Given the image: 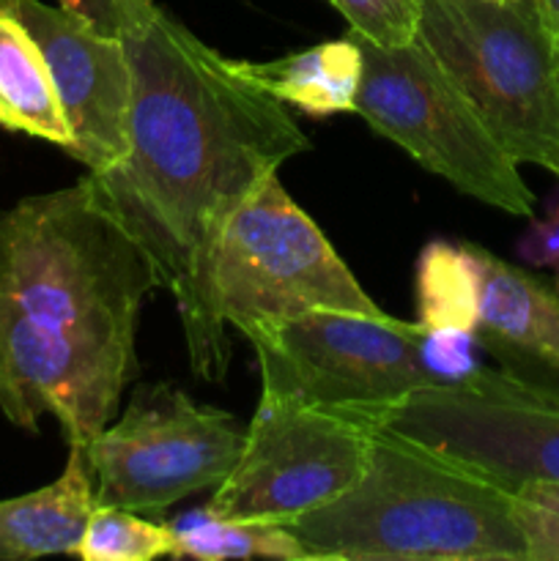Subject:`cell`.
I'll return each mask as SVG.
<instances>
[{
  "instance_id": "6da1fadb",
  "label": "cell",
  "mask_w": 559,
  "mask_h": 561,
  "mask_svg": "<svg viewBox=\"0 0 559 561\" xmlns=\"http://www.w3.org/2000/svg\"><path fill=\"white\" fill-rule=\"evenodd\" d=\"M124 47L135 82L129 148L88 181L173 296L192 373L223 381L230 337L214 290L219 239L266 175L310 151V137L164 9Z\"/></svg>"
},
{
  "instance_id": "7a4b0ae2",
  "label": "cell",
  "mask_w": 559,
  "mask_h": 561,
  "mask_svg": "<svg viewBox=\"0 0 559 561\" xmlns=\"http://www.w3.org/2000/svg\"><path fill=\"white\" fill-rule=\"evenodd\" d=\"M157 290L135 241L88 175L0 214V411L38 431L58 420L85 444L137 376V321Z\"/></svg>"
},
{
  "instance_id": "3957f363",
  "label": "cell",
  "mask_w": 559,
  "mask_h": 561,
  "mask_svg": "<svg viewBox=\"0 0 559 561\" xmlns=\"http://www.w3.org/2000/svg\"><path fill=\"white\" fill-rule=\"evenodd\" d=\"M288 529L312 561H526L510 488L389 427L362 480Z\"/></svg>"
},
{
  "instance_id": "277c9868",
  "label": "cell",
  "mask_w": 559,
  "mask_h": 561,
  "mask_svg": "<svg viewBox=\"0 0 559 561\" xmlns=\"http://www.w3.org/2000/svg\"><path fill=\"white\" fill-rule=\"evenodd\" d=\"M417 3V36L499 146L559 181V42L540 0Z\"/></svg>"
},
{
  "instance_id": "5b68a950",
  "label": "cell",
  "mask_w": 559,
  "mask_h": 561,
  "mask_svg": "<svg viewBox=\"0 0 559 561\" xmlns=\"http://www.w3.org/2000/svg\"><path fill=\"white\" fill-rule=\"evenodd\" d=\"M236 332L255 351L261 394L370 416L384 427L403 400L436 387L422 354L425 329L384 310H312Z\"/></svg>"
},
{
  "instance_id": "8992f818",
  "label": "cell",
  "mask_w": 559,
  "mask_h": 561,
  "mask_svg": "<svg viewBox=\"0 0 559 561\" xmlns=\"http://www.w3.org/2000/svg\"><path fill=\"white\" fill-rule=\"evenodd\" d=\"M349 36L362 53L356 113L373 131L464 195L513 217L535 214V195L521 179L518 162L499 146L420 36L406 47Z\"/></svg>"
},
{
  "instance_id": "52a82bcc",
  "label": "cell",
  "mask_w": 559,
  "mask_h": 561,
  "mask_svg": "<svg viewBox=\"0 0 559 561\" xmlns=\"http://www.w3.org/2000/svg\"><path fill=\"white\" fill-rule=\"evenodd\" d=\"M219 316L239 329L312 310L381 312L310 214L266 175L228 219L214 263Z\"/></svg>"
},
{
  "instance_id": "ba28073f",
  "label": "cell",
  "mask_w": 559,
  "mask_h": 561,
  "mask_svg": "<svg viewBox=\"0 0 559 561\" xmlns=\"http://www.w3.org/2000/svg\"><path fill=\"white\" fill-rule=\"evenodd\" d=\"M247 425L173 383L132 392L121 416L82 444L96 504L159 518L175 502L214 491L244 449Z\"/></svg>"
},
{
  "instance_id": "9c48e42d",
  "label": "cell",
  "mask_w": 559,
  "mask_h": 561,
  "mask_svg": "<svg viewBox=\"0 0 559 561\" xmlns=\"http://www.w3.org/2000/svg\"><path fill=\"white\" fill-rule=\"evenodd\" d=\"M378 431L370 416L261 394L244 449L206 510L288 526L362 480Z\"/></svg>"
},
{
  "instance_id": "30bf717a",
  "label": "cell",
  "mask_w": 559,
  "mask_h": 561,
  "mask_svg": "<svg viewBox=\"0 0 559 561\" xmlns=\"http://www.w3.org/2000/svg\"><path fill=\"white\" fill-rule=\"evenodd\" d=\"M384 427L513 493L529 480L559 482V387L518 373L477 367L458 383L420 389Z\"/></svg>"
},
{
  "instance_id": "8fae6325",
  "label": "cell",
  "mask_w": 559,
  "mask_h": 561,
  "mask_svg": "<svg viewBox=\"0 0 559 561\" xmlns=\"http://www.w3.org/2000/svg\"><path fill=\"white\" fill-rule=\"evenodd\" d=\"M0 11L25 25L47 60L71 126V157L85 164L88 173L121 162L129 148L135 96L124 42L102 36L80 16L42 0H3Z\"/></svg>"
},
{
  "instance_id": "7c38bea8",
  "label": "cell",
  "mask_w": 559,
  "mask_h": 561,
  "mask_svg": "<svg viewBox=\"0 0 559 561\" xmlns=\"http://www.w3.org/2000/svg\"><path fill=\"white\" fill-rule=\"evenodd\" d=\"M96 510V485L82 444H69L58 480L38 491L0 502V561H22L66 553L82 540Z\"/></svg>"
},
{
  "instance_id": "4fadbf2b",
  "label": "cell",
  "mask_w": 559,
  "mask_h": 561,
  "mask_svg": "<svg viewBox=\"0 0 559 561\" xmlns=\"http://www.w3.org/2000/svg\"><path fill=\"white\" fill-rule=\"evenodd\" d=\"M480 279V337L502 343L559 376V294L524 268L469 244Z\"/></svg>"
},
{
  "instance_id": "5bb4252c",
  "label": "cell",
  "mask_w": 559,
  "mask_h": 561,
  "mask_svg": "<svg viewBox=\"0 0 559 561\" xmlns=\"http://www.w3.org/2000/svg\"><path fill=\"white\" fill-rule=\"evenodd\" d=\"M233 60L236 71L277 102L312 118L356 113L362 82V53L351 36L316 44L274 60Z\"/></svg>"
},
{
  "instance_id": "9a60e30c",
  "label": "cell",
  "mask_w": 559,
  "mask_h": 561,
  "mask_svg": "<svg viewBox=\"0 0 559 561\" xmlns=\"http://www.w3.org/2000/svg\"><path fill=\"white\" fill-rule=\"evenodd\" d=\"M0 126L69 151L71 126L36 38L0 11Z\"/></svg>"
},
{
  "instance_id": "2e32d148",
  "label": "cell",
  "mask_w": 559,
  "mask_h": 561,
  "mask_svg": "<svg viewBox=\"0 0 559 561\" xmlns=\"http://www.w3.org/2000/svg\"><path fill=\"white\" fill-rule=\"evenodd\" d=\"M168 526L173 531V559L312 561L305 542L288 526L223 518L206 510V504Z\"/></svg>"
},
{
  "instance_id": "e0dca14e",
  "label": "cell",
  "mask_w": 559,
  "mask_h": 561,
  "mask_svg": "<svg viewBox=\"0 0 559 561\" xmlns=\"http://www.w3.org/2000/svg\"><path fill=\"white\" fill-rule=\"evenodd\" d=\"M417 321L427 332L480 334V279L469 244L431 241L420 252Z\"/></svg>"
},
{
  "instance_id": "ac0fdd59",
  "label": "cell",
  "mask_w": 559,
  "mask_h": 561,
  "mask_svg": "<svg viewBox=\"0 0 559 561\" xmlns=\"http://www.w3.org/2000/svg\"><path fill=\"white\" fill-rule=\"evenodd\" d=\"M71 557L82 561H151L173 557V531L168 524L148 520V515L96 504Z\"/></svg>"
},
{
  "instance_id": "d6986e66",
  "label": "cell",
  "mask_w": 559,
  "mask_h": 561,
  "mask_svg": "<svg viewBox=\"0 0 559 561\" xmlns=\"http://www.w3.org/2000/svg\"><path fill=\"white\" fill-rule=\"evenodd\" d=\"M513 513L526 561H559V482L529 480L518 485Z\"/></svg>"
},
{
  "instance_id": "ffe728a7",
  "label": "cell",
  "mask_w": 559,
  "mask_h": 561,
  "mask_svg": "<svg viewBox=\"0 0 559 561\" xmlns=\"http://www.w3.org/2000/svg\"><path fill=\"white\" fill-rule=\"evenodd\" d=\"M351 33L378 47H406L420 33V3L417 0H329Z\"/></svg>"
},
{
  "instance_id": "44dd1931",
  "label": "cell",
  "mask_w": 559,
  "mask_h": 561,
  "mask_svg": "<svg viewBox=\"0 0 559 561\" xmlns=\"http://www.w3.org/2000/svg\"><path fill=\"white\" fill-rule=\"evenodd\" d=\"M60 9L110 38H132L148 27L159 5L153 0H58Z\"/></svg>"
},
{
  "instance_id": "7402d4cb",
  "label": "cell",
  "mask_w": 559,
  "mask_h": 561,
  "mask_svg": "<svg viewBox=\"0 0 559 561\" xmlns=\"http://www.w3.org/2000/svg\"><path fill=\"white\" fill-rule=\"evenodd\" d=\"M518 255L532 266L554 268V277H557L554 288L559 294V197L548 217L535 219L529 225L524 239L518 241Z\"/></svg>"
},
{
  "instance_id": "603a6c76",
  "label": "cell",
  "mask_w": 559,
  "mask_h": 561,
  "mask_svg": "<svg viewBox=\"0 0 559 561\" xmlns=\"http://www.w3.org/2000/svg\"><path fill=\"white\" fill-rule=\"evenodd\" d=\"M543 11H546L548 22H551V31L559 42V0H540Z\"/></svg>"
},
{
  "instance_id": "cb8c5ba5",
  "label": "cell",
  "mask_w": 559,
  "mask_h": 561,
  "mask_svg": "<svg viewBox=\"0 0 559 561\" xmlns=\"http://www.w3.org/2000/svg\"><path fill=\"white\" fill-rule=\"evenodd\" d=\"M0 5H3V0H0Z\"/></svg>"
}]
</instances>
